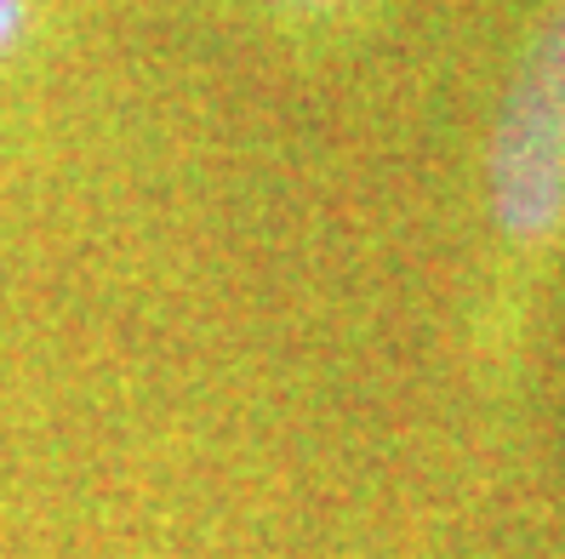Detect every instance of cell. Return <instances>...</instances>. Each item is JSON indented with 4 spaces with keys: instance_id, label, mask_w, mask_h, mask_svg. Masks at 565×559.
<instances>
[{
    "instance_id": "7a4b0ae2",
    "label": "cell",
    "mask_w": 565,
    "mask_h": 559,
    "mask_svg": "<svg viewBox=\"0 0 565 559\" xmlns=\"http://www.w3.org/2000/svg\"><path fill=\"white\" fill-rule=\"evenodd\" d=\"M29 35V0H0V57Z\"/></svg>"
},
{
    "instance_id": "3957f363",
    "label": "cell",
    "mask_w": 565,
    "mask_h": 559,
    "mask_svg": "<svg viewBox=\"0 0 565 559\" xmlns=\"http://www.w3.org/2000/svg\"><path fill=\"white\" fill-rule=\"evenodd\" d=\"M269 7H280V12H297V18H326V12L349 7V0H269Z\"/></svg>"
},
{
    "instance_id": "6da1fadb",
    "label": "cell",
    "mask_w": 565,
    "mask_h": 559,
    "mask_svg": "<svg viewBox=\"0 0 565 559\" xmlns=\"http://www.w3.org/2000/svg\"><path fill=\"white\" fill-rule=\"evenodd\" d=\"M491 206L520 246L554 240L565 223V7L531 46L491 143Z\"/></svg>"
}]
</instances>
